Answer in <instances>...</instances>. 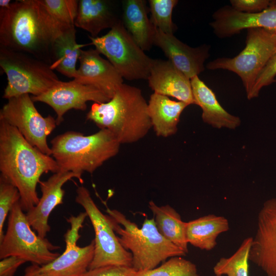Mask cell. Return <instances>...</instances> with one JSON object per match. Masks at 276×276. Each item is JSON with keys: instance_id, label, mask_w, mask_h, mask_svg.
<instances>
[{"instance_id": "obj_39", "label": "cell", "mask_w": 276, "mask_h": 276, "mask_svg": "<svg viewBox=\"0 0 276 276\" xmlns=\"http://www.w3.org/2000/svg\"><path fill=\"white\" fill-rule=\"evenodd\" d=\"M215 276H223V275H215Z\"/></svg>"}, {"instance_id": "obj_34", "label": "cell", "mask_w": 276, "mask_h": 276, "mask_svg": "<svg viewBox=\"0 0 276 276\" xmlns=\"http://www.w3.org/2000/svg\"><path fill=\"white\" fill-rule=\"evenodd\" d=\"M272 1L269 0H231V6L235 10L246 13H255L268 8Z\"/></svg>"}, {"instance_id": "obj_18", "label": "cell", "mask_w": 276, "mask_h": 276, "mask_svg": "<svg viewBox=\"0 0 276 276\" xmlns=\"http://www.w3.org/2000/svg\"><path fill=\"white\" fill-rule=\"evenodd\" d=\"M80 65L73 79L101 90L111 98L123 84V78L108 60L96 49L82 50Z\"/></svg>"}, {"instance_id": "obj_1", "label": "cell", "mask_w": 276, "mask_h": 276, "mask_svg": "<svg viewBox=\"0 0 276 276\" xmlns=\"http://www.w3.org/2000/svg\"><path fill=\"white\" fill-rule=\"evenodd\" d=\"M65 29L52 18L39 0L16 1L9 9L0 10V48L50 64L53 42Z\"/></svg>"}, {"instance_id": "obj_32", "label": "cell", "mask_w": 276, "mask_h": 276, "mask_svg": "<svg viewBox=\"0 0 276 276\" xmlns=\"http://www.w3.org/2000/svg\"><path fill=\"white\" fill-rule=\"evenodd\" d=\"M275 76L276 50L258 75L248 99L257 97L263 87L274 82Z\"/></svg>"}, {"instance_id": "obj_30", "label": "cell", "mask_w": 276, "mask_h": 276, "mask_svg": "<svg viewBox=\"0 0 276 276\" xmlns=\"http://www.w3.org/2000/svg\"><path fill=\"white\" fill-rule=\"evenodd\" d=\"M177 0H149L151 22L154 27L166 34H173L175 26L172 15Z\"/></svg>"}, {"instance_id": "obj_11", "label": "cell", "mask_w": 276, "mask_h": 276, "mask_svg": "<svg viewBox=\"0 0 276 276\" xmlns=\"http://www.w3.org/2000/svg\"><path fill=\"white\" fill-rule=\"evenodd\" d=\"M29 94L8 100L0 111V120L15 127L26 140L43 153L52 155L47 137L57 126L56 119L43 117Z\"/></svg>"}, {"instance_id": "obj_5", "label": "cell", "mask_w": 276, "mask_h": 276, "mask_svg": "<svg viewBox=\"0 0 276 276\" xmlns=\"http://www.w3.org/2000/svg\"><path fill=\"white\" fill-rule=\"evenodd\" d=\"M106 212L113 219V229L121 244L130 251L132 267L136 271L151 269L169 258L186 255L159 233L154 218H146L139 228L117 210L107 207Z\"/></svg>"}, {"instance_id": "obj_13", "label": "cell", "mask_w": 276, "mask_h": 276, "mask_svg": "<svg viewBox=\"0 0 276 276\" xmlns=\"http://www.w3.org/2000/svg\"><path fill=\"white\" fill-rule=\"evenodd\" d=\"M31 98L34 102H42L53 108L57 114V126L63 121V116L67 111L72 109L85 110L88 101L102 103L111 99L96 87L74 79L68 82L60 81L43 94Z\"/></svg>"}, {"instance_id": "obj_12", "label": "cell", "mask_w": 276, "mask_h": 276, "mask_svg": "<svg viewBox=\"0 0 276 276\" xmlns=\"http://www.w3.org/2000/svg\"><path fill=\"white\" fill-rule=\"evenodd\" d=\"M86 217L84 212L67 219L71 227L64 236L65 248L52 262L40 266L43 272L49 276H83L87 272L94 256V240L83 247L77 244L80 238L79 231Z\"/></svg>"}, {"instance_id": "obj_21", "label": "cell", "mask_w": 276, "mask_h": 276, "mask_svg": "<svg viewBox=\"0 0 276 276\" xmlns=\"http://www.w3.org/2000/svg\"><path fill=\"white\" fill-rule=\"evenodd\" d=\"M188 106L184 102L153 93L148 103V110L156 135L168 137L175 134L180 116Z\"/></svg>"}, {"instance_id": "obj_37", "label": "cell", "mask_w": 276, "mask_h": 276, "mask_svg": "<svg viewBox=\"0 0 276 276\" xmlns=\"http://www.w3.org/2000/svg\"><path fill=\"white\" fill-rule=\"evenodd\" d=\"M11 1L10 0H1L0 10H6L10 7Z\"/></svg>"}, {"instance_id": "obj_16", "label": "cell", "mask_w": 276, "mask_h": 276, "mask_svg": "<svg viewBox=\"0 0 276 276\" xmlns=\"http://www.w3.org/2000/svg\"><path fill=\"white\" fill-rule=\"evenodd\" d=\"M73 178L81 183L82 176L70 171L60 170L54 173L45 181H40L41 196L38 203L26 214L27 220L32 228L41 238H45L50 232L49 217L57 205L63 203L65 194L62 186Z\"/></svg>"}, {"instance_id": "obj_4", "label": "cell", "mask_w": 276, "mask_h": 276, "mask_svg": "<svg viewBox=\"0 0 276 276\" xmlns=\"http://www.w3.org/2000/svg\"><path fill=\"white\" fill-rule=\"evenodd\" d=\"M52 157L60 170L82 176L93 173L119 152L121 144L107 129H101L89 135L69 131L51 141Z\"/></svg>"}, {"instance_id": "obj_33", "label": "cell", "mask_w": 276, "mask_h": 276, "mask_svg": "<svg viewBox=\"0 0 276 276\" xmlns=\"http://www.w3.org/2000/svg\"><path fill=\"white\" fill-rule=\"evenodd\" d=\"M132 267L108 265L89 269L83 276H135Z\"/></svg>"}, {"instance_id": "obj_29", "label": "cell", "mask_w": 276, "mask_h": 276, "mask_svg": "<svg viewBox=\"0 0 276 276\" xmlns=\"http://www.w3.org/2000/svg\"><path fill=\"white\" fill-rule=\"evenodd\" d=\"M39 1L52 18L60 27L67 29L74 26L79 1Z\"/></svg>"}, {"instance_id": "obj_27", "label": "cell", "mask_w": 276, "mask_h": 276, "mask_svg": "<svg viewBox=\"0 0 276 276\" xmlns=\"http://www.w3.org/2000/svg\"><path fill=\"white\" fill-rule=\"evenodd\" d=\"M252 237L244 239L231 256L221 258L213 267L215 275L248 276L249 256Z\"/></svg>"}, {"instance_id": "obj_9", "label": "cell", "mask_w": 276, "mask_h": 276, "mask_svg": "<svg viewBox=\"0 0 276 276\" xmlns=\"http://www.w3.org/2000/svg\"><path fill=\"white\" fill-rule=\"evenodd\" d=\"M247 30L246 46L238 55L215 59L206 67L211 70H227L237 74L248 99L258 75L276 50V35L261 28Z\"/></svg>"}, {"instance_id": "obj_19", "label": "cell", "mask_w": 276, "mask_h": 276, "mask_svg": "<svg viewBox=\"0 0 276 276\" xmlns=\"http://www.w3.org/2000/svg\"><path fill=\"white\" fill-rule=\"evenodd\" d=\"M147 80L154 93L195 104L191 80L168 59H152Z\"/></svg>"}, {"instance_id": "obj_38", "label": "cell", "mask_w": 276, "mask_h": 276, "mask_svg": "<svg viewBox=\"0 0 276 276\" xmlns=\"http://www.w3.org/2000/svg\"><path fill=\"white\" fill-rule=\"evenodd\" d=\"M274 82H276V79H275Z\"/></svg>"}, {"instance_id": "obj_25", "label": "cell", "mask_w": 276, "mask_h": 276, "mask_svg": "<svg viewBox=\"0 0 276 276\" xmlns=\"http://www.w3.org/2000/svg\"><path fill=\"white\" fill-rule=\"evenodd\" d=\"M229 229L224 217L209 214L186 222L188 244L201 250H211L216 246L218 236Z\"/></svg>"}, {"instance_id": "obj_36", "label": "cell", "mask_w": 276, "mask_h": 276, "mask_svg": "<svg viewBox=\"0 0 276 276\" xmlns=\"http://www.w3.org/2000/svg\"><path fill=\"white\" fill-rule=\"evenodd\" d=\"M22 276H49L43 272L40 269V266L32 264L27 267L24 274Z\"/></svg>"}, {"instance_id": "obj_24", "label": "cell", "mask_w": 276, "mask_h": 276, "mask_svg": "<svg viewBox=\"0 0 276 276\" xmlns=\"http://www.w3.org/2000/svg\"><path fill=\"white\" fill-rule=\"evenodd\" d=\"M86 45L77 43L75 26L63 30L56 38L52 47L51 68L74 79L76 75V64L82 48Z\"/></svg>"}, {"instance_id": "obj_6", "label": "cell", "mask_w": 276, "mask_h": 276, "mask_svg": "<svg viewBox=\"0 0 276 276\" xmlns=\"http://www.w3.org/2000/svg\"><path fill=\"white\" fill-rule=\"evenodd\" d=\"M0 66L7 76L3 98L7 100L26 94L40 96L61 81L47 62L3 48H0Z\"/></svg>"}, {"instance_id": "obj_2", "label": "cell", "mask_w": 276, "mask_h": 276, "mask_svg": "<svg viewBox=\"0 0 276 276\" xmlns=\"http://www.w3.org/2000/svg\"><path fill=\"white\" fill-rule=\"evenodd\" d=\"M59 170L53 157L31 145L15 127L0 120V178L18 189L24 212L39 200L36 188L41 176Z\"/></svg>"}, {"instance_id": "obj_17", "label": "cell", "mask_w": 276, "mask_h": 276, "mask_svg": "<svg viewBox=\"0 0 276 276\" xmlns=\"http://www.w3.org/2000/svg\"><path fill=\"white\" fill-rule=\"evenodd\" d=\"M153 44L159 47L168 60L190 79L204 71V63L210 56V45L203 44L192 48L173 34L165 33L155 28Z\"/></svg>"}, {"instance_id": "obj_20", "label": "cell", "mask_w": 276, "mask_h": 276, "mask_svg": "<svg viewBox=\"0 0 276 276\" xmlns=\"http://www.w3.org/2000/svg\"><path fill=\"white\" fill-rule=\"evenodd\" d=\"M190 80L195 103L202 110V119L204 123L219 129H234L240 125V118L230 114L221 106L214 93L198 76Z\"/></svg>"}, {"instance_id": "obj_26", "label": "cell", "mask_w": 276, "mask_h": 276, "mask_svg": "<svg viewBox=\"0 0 276 276\" xmlns=\"http://www.w3.org/2000/svg\"><path fill=\"white\" fill-rule=\"evenodd\" d=\"M149 208L153 214L159 233L187 254L188 243L186 239V222L181 220L180 214L168 204L159 206L152 200L149 202Z\"/></svg>"}, {"instance_id": "obj_28", "label": "cell", "mask_w": 276, "mask_h": 276, "mask_svg": "<svg viewBox=\"0 0 276 276\" xmlns=\"http://www.w3.org/2000/svg\"><path fill=\"white\" fill-rule=\"evenodd\" d=\"M135 276H199L196 265L182 257H174L160 266L138 271Z\"/></svg>"}, {"instance_id": "obj_23", "label": "cell", "mask_w": 276, "mask_h": 276, "mask_svg": "<svg viewBox=\"0 0 276 276\" xmlns=\"http://www.w3.org/2000/svg\"><path fill=\"white\" fill-rule=\"evenodd\" d=\"M145 1H123V24L136 43L144 51L153 45L154 27L147 15Z\"/></svg>"}, {"instance_id": "obj_31", "label": "cell", "mask_w": 276, "mask_h": 276, "mask_svg": "<svg viewBox=\"0 0 276 276\" xmlns=\"http://www.w3.org/2000/svg\"><path fill=\"white\" fill-rule=\"evenodd\" d=\"M20 200L18 189L0 178V241L4 236V225L6 219L15 203Z\"/></svg>"}, {"instance_id": "obj_22", "label": "cell", "mask_w": 276, "mask_h": 276, "mask_svg": "<svg viewBox=\"0 0 276 276\" xmlns=\"http://www.w3.org/2000/svg\"><path fill=\"white\" fill-rule=\"evenodd\" d=\"M110 3L105 0L79 1L74 26L97 37L103 30L112 28L119 21Z\"/></svg>"}, {"instance_id": "obj_10", "label": "cell", "mask_w": 276, "mask_h": 276, "mask_svg": "<svg viewBox=\"0 0 276 276\" xmlns=\"http://www.w3.org/2000/svg\"><path fill=\"white\" fill-rule=\"evenodd\" d=\"M76 193L75 201L84 209L95 235L94 256L88 270L108 265L132 267V254L119 242L112 218L100 211L86 188L79 186Z\"/></svg>"}, {"instance_id": "obj_3", "label": "cell", "mask_w": 276, "mask_h": 276, "mask_svg": "<svg viewBox=\"0 0 276 276\" xmlns=\"http://www.w3.org/2000/svg\"><path fill=\"white\" fill-rule=\"evenodd\" d=\"M86 120L109 130L121 144L144 137L152 128L148 103L139 88L123 83L105 103H94Z\"/></svg>"}, {"instance_id": "obj_7", "label": "cell", "mask_w": 276, "mask_h": 276, "mask_svg": "<svg viewBox=\"0 0 276 276\" xmlns=\"http://www.w3.org/2000/svg\"><path fill=\"white\" fill-rule=\"evenodd\" d=\"M60 248L33 231L20 200L16 202L9 214L6 232L0 241V259L15 256L26 262L43 266L60 255L53 252Z\"/></svg>"}, {"instance_id": "obj_8", "label": "cell", "mask_w": 276, "mask_h": 276, "mask_svg": "<svg viewBox=\"0 0 276 276\" xmlns=\"http://www.w3.org/2000/svg\"><path fill=\"white\" fill-rule=\"evenodd\" d=\"M90 44L104 55L127 80L147 79L152 58L136 43L120 20L103 36H88Z\"/></svg>"}, {"instance_id": "obj_14", "label": "cell", "mask_w": 276, "mask_h": 276, "mask_svg": "<svg viewBox=\"0 0 276 276\" xmlns=\"http://www.w3.org/2000/svg\"><path fill=\"white\" fill-rule=\"evenodd\" d=\"M249 260L266 276H276V198L266 200L258 213Z\"/></svg>"}, {"instance_id": "obj_15", "label": "cell", "mask_w": 276, "mask_h": 276, "mask_svg": "<svg viewBox=\"0 0 276 276\" xmlns=\"http://www.w3.org/2000/svg\"><path fill=\"white\" fill-rule=\"evenodd\" d=\"M210 25L220 38L231 37L244 29L261 28L276 35V1H272L266 9L255 13H246L224 6L212 15Z\"/></svg>"}, {"instance_id": "obj_35", "label": "cell", "mask_w": 276, "mask_h": 276, "mask_svg": "<svg viewBox=\"0 0 276 276\" xmlns=\"http://www.w3.org/2000/svg\"><path fill=\"white\" fill-rule=\"evenodd\" d=\"M26 262L18 257L10 256L1 259L0 276H14L17 268Z\"/></svg>"}]
</instances>
